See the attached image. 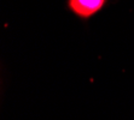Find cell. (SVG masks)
<instances>
[{"mask_svg":"<svg viewBox=\"0 0 134 120\" xmlns=\"http://www.w3.org/2000/svg\"><path fill=\"white\" fill-rule=\"evenodd\" d=\"M106 0H68L69 9L81 18H88L105 5Z\"/></svg>","mask_w":134,"mask_h":120,"instance_id":"6da1fadb","label":"cell"}]
</instances>
